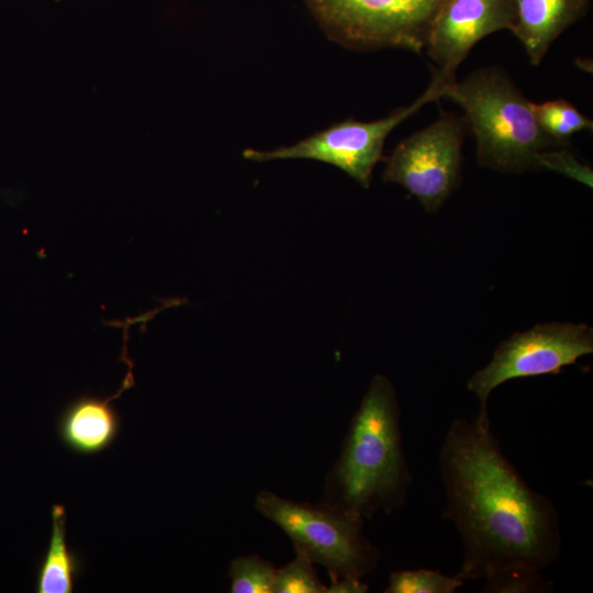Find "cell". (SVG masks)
Here are the masks:
<instances>
[{
	"label": "cell",
	"mask_w": 593,
	"mask_h": 593,
	"mask_svg": "<svg viewBox=\"0 0 593 593\" xmlns=\"http://www.w3.org/2000/svg\"><path fill=\"white\" fill-rule=\"evenodd\" d=\"M127 365V373L114 394L107 398L82 394L63 410L58 418V436L68 449L79 455H93L115 440L121 418L112 401L134 384L133 363Z\"/></svg>",
	"instance_id": "30bf717a"
},
{
	"label": "cell",
	"mask_w": 593,
	"mask_h": 593,
	"mask_svg": "<svg viewBox=\"0 0 593 593\" xmlns=\"http://www.w3.org/2000/svg\"><path fill=\"white\" fill-rule=\"evenodd\" d=\"M56 1H58V0H56Z\"/></svg>",
	"instance_id": "ffe728a7"
},
{
	"label": "cell",
	"mask_w": 593,
	"mask_h": 593,
	"mask_svg": "<svg viewBox=\"0 0 593 593\" xmlns=\"http://www.w3.org/2000/svg\"><path fill=\"white\" fill-rule=\"evenodd\" d=\"M458 574L446 575L438 570L415 569L394 571L389 577L385 593H454L463 585Z\"/></svg>",
	"instance_id": "9a60e30c"
},
{
	"label": "cell",
	"mask_w": 593,
	"mask_h": 593,
	"mask_svg": "<svg viewBox=\"0 0 593 593\" xmlns=\"http://www.w3.org/2000/svg\"><path fill=\"white\" fill-rule=\"evenodd\" d=\"M368 591L369 585L362 582L360 578L334 579L331 585L326 588V593H366Z\"/></svg>",
	"instance_id": "d6986e66"
},
{
	"label": "cell",
	"mask_w": 593,
	"mask_h": 593,
	"mask_svg": "<svg viewBox=\"0 0 593 593\" xmlns=\"http://www.w3.org/2000/svg\"><path fill=\"white\" fill-rule=\"evenodd\" d=\"M448 83L433 69V78L426 91L412 104L394 110L387 118L372 122L347 119L291 146L270 152L247 148L243 157L257 163L295 158L318 160L339 168L363 188H368L372 170L382 159L388 135L423 105L444 98Z\"/></svg>",
	"instance_id": "8992f818"
},
{
	"label": "cell",
	"mask_w": 593,
	"mask_h": 593,
	"mask_svg": "<svg viewBox=\"0 0 593 593\" xmlns=\"http://www.w3.org/2000/svg\"><path fill=\"white\" fill-rule=\"evenodd\" d=\"M538 169H549L592 187V169L581 164L567 147L542 152L537 159Z\"/></svg>",
	"instance_id": "ac0fdd59"
},
{
	"label": "cell",
	"mask_w": 593,
	"mask_h": 593,
	"mask_svg": "<svg viewBox=\"0 0 593 593\" xmlns=\"http://www.w3.org/2000/svg\"><path fill=\"white\" fill-rule=\"evenodd\" d=\"M227 578L232 593H273L276 569L270 561L251 553L232 560Z\"/></svg>",
	"instance_id": "5bb4252c"
},
{
	"label": "cell",
	"mask_w": 593,
	"mask_h": 593,
	"mask_svg": "<svg viewBox=\"0 0 593 593\" xmlns=\"http://www.w3.org/2000/svg\"><path fill=\"white\" fill-rule=\"evenodd\" d=\"M515 22L514 0H443L425 46L437 65L434 69L455 81L456 70L479 41L501 30L512 32Z\"/></svg>",
	"instance_id": "9c48e42d"
},
{
	"label": "cell",
	"mask_w": 593,
	"mask_h": 593,
	"mask_svg": "<svg viewBox=\"0 0 593 593\" xmlns=\"http://www.w3.org/2000/svg\"><path fill=\"white\" fill-rule=\"evenodd\" d=\"M444 98L461 107L477 145L478 163L504 174L537 168L538 156L568 147L539 126L532 107L510 76L499 67L481 68L447 85Z\"/></svg>",
	"instance_id": "3957f363"
},
{
	"label": "cell",
	"mask_w": 593,
	"mask_h": 593,
	"mask_svg": "<svg viewBox=\"0 0 593 593\" xmlns=\"http://www.w3.org/2000/svg\"><path fill=\"white\" fill-rule=\"evenodd\" d=\"M254 506L292 541L295 552L323 566L331 580L371 573L381 555L363 532V518L326 505L295 502L259 491Z\"/></svg>",
	"instance_id": "277c9868"
},
{
	"label": "cell",
	"mask_w": 593,
	"mask_h": 593,
	"mask_svg": "<svg viewBox=\"0 0 593 593\" xmlns=\"http://www.w3.org/2000/svg\"><path fill=\"white\" fill-rule=\"evenodd\" d=\"M468 133L463 116L443 111L430 125L398 144L385 159L383 180L402 186L426 211H436L460 181Z\"/></svg>",
	"instance_id": "52a82bcc"
},
{
	"label": "cell",
	"mask_w": 593,
	"mask_h": 593,
	"mask_svg": "<svg viewBox=\"0 0 593 593\" xmlns=\"http://www.w3.org/2000/svg\"><path fill=\"white\" fill-rule=\"evenodd\" d=\"M443 0H307L328 35L351 49L419 54Z\"/></svg>",
	"instance_id": "5b68a950"
},
{
	"label": "cell",
	"mask_w": 593,
	"mask_h": 593,
	"mask_svg": "<svg viewBox=\"0 0 593 593\" xmlns=\"http://www.w3.org/2000/svg\"><path fill=\"white\" fill-rule=\"evenodd\" d=\"M326 588L314 563L301 552H295L293 560L276 570L273 593H326Z\"/></svg>",
	"instance_id": "e0dca14e"
},
{
	"label": "cell",
	"mask_w": 593,
	"mask_h": 593,
	"mask_svg": "<svg viewBox=\"0 0 593 593\" xmlns=\"http://www.w3.org/2000/svg\"><path fill=\"white\" fill-rule=\"evenodd\" d=\"M592 353L593 329L589 325L538 324L502 342L490 362L471 376L467 387L478 396L480 410H486L491 392L502 383L560 372Z\"/></svg>",
	"instance_id": "ba28073f"
},
{
	"label": "cell",
	"mask_w": 593,
	"mask_h": 593,
	"mask_svg": "<svg viewBox=\"0 0 593 593\" xmlns=\"http://www.w3.org/2000/svg\"><path fill=\"white\" fill-rule=\"evenodd\" d=\"M482 590L484 593H545L552 591V582L541 575V571L512 567L489 575Z\"/></svg>",
	"instance_id": "2e32d148"
},
{
	"label": "cell",
	"mask_w": 593,
	"mask_h": 593,
	"mask_svg": "<svg viewBox=\"0 0 593 593\" xmlns=\"http://www.w3.org/2000/svg\"><path fill=\"white\" fill-rule=\"evenodd\" d=\"M52 535L36 577L37 593H71L81 571V561L68 547L66 539V510L52 506Z\"/></svg>",
	"instance_id": "7c38bea8"
},
{
	"label": "cell",
	"mask_w": 593,
	"mask_h": 593,
	"mask_svg": "<svg viewBox=\"0 0 593 593\" xmlns=\"http://www.w3.org/2000/svg\"><path fill=\"white\" fill-rule=\"evenodd\" d=\"M591 0H514L512 33L523 44L533 66H539L551 44L589 11Z\"/></svg>",
	"instance_id": "8fae6325"
},
{
	"label": "cell",
	"mask_w": 593,
	"mask_h": 593,
	"mask_svg": "<svg viewBox=\"0 0 593 593\" xmlns=\"http://www.w3.org/2000/svg\"><path fill=\"white\" fill-rule=\"evenodd\" d=\"M400 413L391 381L374 376L325 478L320 503L363 519L404 504L413 477L403 450Z\"/></svg>",
	"instance_id": "7a4b0ae2"
},
{
	"label": "cell",
	"mask_w": 593,
	"mask_h": 593,
	"mask_svg": "<svg viewBox=\"0 0 593 593\" xmlns=\"http://www.w3.org/2000/svg\"><path fill=\"white\" fill-rule=\"evenodd\" d=\"M438 462L444 517L463 547L460 578L485 579L512 567L542 571L556 561L562 547L558 511L506 458L488 410L451 422Z\"/></svg>",
	"instance_id": "6da1fadb"
},
{
	"label": "cell",
	"mask_w": 593,
	"mask_h": 593,
	"mask_svg": "<svg viewBox=\"0 0 593 593\" xmlns=\"http://www.w3.org/2000/svg\"><path fill=\"white\" fill-rule=\"evenodd\" d=\"M540 128L555 141L569 146L573 134L592 131L593 122L564 99L532 103Z\"/></svg>",
	"instance_id": "4fadbf2b"
}]
</instances>
